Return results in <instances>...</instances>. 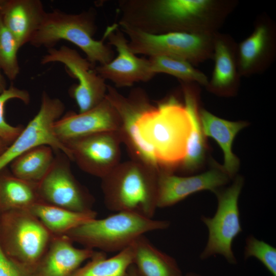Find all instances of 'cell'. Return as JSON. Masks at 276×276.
I'll list each match as a JSON object with an SVG mask.
<instances>
[{
  "label": "cell",
  "instance_id": "obj_11",
  "mask_svg": "<svg viewBox=\"0 0 276 276\" xmlns=\"http://www.w3.org/2000/svg\"><path fill=\"white\" fill-rule=\"evenodd\" d=\"M59 62L64 65L67 73L78 81L68 90L75 100L79 112L86 111L99 104L105 97L107 85L105 80L95 71V66L75 50L66 45L59 49H48L40 63L44 65Z\"/></svg>",
  "mask_w": 276,
  "mask_h": 276
},
{
  "label": "cell",
  "instance_id": "obj_19",
  "mask_svg": "<svg viewBox=\"0 0 276 276\" xmlns=\"http://www.w3.org/2000/svg\"><path fill=\"white\" fill-rule=\"evenodd\" d=\"M40 0H2L0 16L20 47L29 43L46 14Z\"/></svg>",
  "mask_w": 276,
  "mask_h": 276
},
{
  "label": "cell",
  "instance_id": "obj_9",
  "mask_svg": "<svg viewBox=\"0 0 276 276\" xmlns=\"http://www.w3.org/2000/svg\"><path fill=\"white\" fill-rule=\"evenodd\" d=\"M65 105L59 98L51 97L43 91L37 114L30 120L16 139L0 155V171L16 157L35 147L46 145L54 151H61L70 159V152L56 137L54 131L56 121L63 114ZM71 160V159H70Z\"/></svg>",
  "mask_w": 276,
  "mask_h": 276
},
{
  "label": "cell",
  "instance_id": "obj_7",
  "mask_svg": "<svg viewBox=\"0 0 276 276\" xmlns=\"http://www.w3.org/2000/svg\"><path fill=\"white\" fill-rule=\"evenodd\" d=\"M118 25L129 39V47L135 55L173 57L192 65L213 57L216 32H171L155 35L124 24Z\"/></svg>",
  "mask_w": 276,
  "mask_h": 276
},
{
  "label": "cell",
  "instance_id": "obj_6",
  "mask_svg": "<svg viewBox=\"0 0 276 276\" xmlns=\"http://www.w3.org/2000/svg\"><path fill=\"white\" fill-rule=\"evenodd\" d=\"M52 235L29 210L0 215V246L5 255L30 275L47 250Z\"/></svg>",
  "mask_w": 276,
  "mask_h": 276
},
{
  "label": "cell",
  "instance_id": "obj_30",
  "mask_svg": "<svg viewBox=\"0 0 276 276\" xmlns=\"http://www.w3.org/2000/svg\"><path fill=\"white\" fill-rule=\"evenodd\" d=\"M13 99H19L25 104H28L30 102V95L26 89L19 88L13 84L0 94V138L10 145L25 127L22 125H12L5 119V105L9 100Z\"/></svg>",
  "mask_w": 276,
  "mask_h": 276
},
{
  "label": "cell",
  "instance_id": "obj_14",
  "mask_svg": "<svg viewBox=\"0 0 276 276\" xmlns=\"http://www.w3.org/2000/svg\"><path fill=\"white\" fill-rule=\"evenodd\" d=\"M103 38L118 52L117 56L110 62L94 68L104 80H110L116 87H122L131 86L137 82H147L155 76L149 59L138 57L130 50L128 40L118 24L108 27Z\"/></svg>",
  "mask_w": 276,
  "mask_h": 276
},
{
  "label": "cell",
  "instance_id": "obj_25",
  "mask_svg": "<svg viewBox=\"0 0 276 276\" xmlns=\"http://www.w3.org/2000/svg\"><path fill=\"white\" fill-rule=\"evenodd\" d=\"M53 236L65 235L72 229L97 218L92 210L78 212L40 202L29 210Z\"/></svg>",
  "mask_w": 276,
  "mask_h": 276
},
{
  "label": "cell",
  "instance_id": "obj_28",
  "mask_svg": "<svg viewBox=\"0 0 276 276\" xmlns=\"http://www.w3.org/2000/svg\"><path fill=\"white\" fill-rule=\"evenodd\" d=\"M148 59L151 71L155 75L166 73L177 78L181 82H195L205 86L208 84L206 76L186 60L167 56H150Z\"/></svg>",
  "mask_w": 276,
  "mask_h": 276
},
{
  "label": "cell",
  "instance_id": "obj_8",
  "mask_svg": "<svg viewBox=\"0 0 276 276\" xmlns=\"http://www.w3.org/2000/svg\"><path fill=\"white\" fill-rule=\"evenodd\" d=\"M243 185V179L237 176L229 187L216 191L218 204L215 215L212 217H200L208 231L206 245L199 255L201 260L219 255L231 264L237 263L232 245L242 232L238 199Z\"/></svg>",
  "mask_w": 276,
  "mask_h": 276
},
{
  "label": "cell",
  "instance_id": "obj_12",
  "mask_svg": "<svg viewBox=\"0 0 276 276\" xmlns=\"http://www.w3.org/2000/svg\"><path fill=\"white\" fill-rule=\"evenodd\" d=\"M105 97L117 110L121 119L118 131L131 159L144 164L159 171V167L152 148L144 140L139 132L137 120L149 99L140 87L132 89L125 97L113 86L107 85Z\"/></svg>",
  "mask_w": 276,
  "mask_h": 276
},
{
  "label": "cell",
  "instance_id": "obj_34",
  "mask_svg": "<svg viewBox=\"0 0 276 276\" xmlns=\"http://www.w3.org/2000/svg\"><path fill=\"white\" fill-rule=\"evenodd\" d=\"M9 145V144L0 138V155L5 151Z\"/></svg>",
  "mask_w": 276,
  "mask_h": 276
},
{
  "label": "cell",
  "instance_id": "obj_13",
  "mask_svg": "<svg viewBox=\"0 0 276 276\" xmlns=\"http://www.w3.org/2000/svg\"><path fill=\"white\" fill-rule=\"evenodd\" d=\"M121 144L117 131L95 133L64 143L71 161L84 172L101 179L120 163Z\"/></svg>",
  "mask_w": 276,
  "mask_h": 276
},
{
  "label": "cell",
  "instance_id": "obj_33",
  "mask_svg": "<svg viewBox=\"0 0 276 276\" xmlns=\"http://www.w3.org/2000/svg\"><path fill=\"white\" fill-rule=\"evenodd\" d=\"M7 87L6 80L0 70V94Z\"/></svg>",
  "mask_w": 276,
  "mask_h": 276
},
{
  "label": "cell",
  "instance_id": "obj_35",
  "mask_svg": "<svg viewBox=\"0 0 276 276\" xmlns=\"http://www.w3.org/2000/svg\"><path fill=\"white\" fill-rule=\"evenodd\" d=\"M126 276H137L133 264L128 269Z\"/></svg>",
  "mask_w": 276,
  "mask_h": 276
},
{
  "label": "cell",
  "instance_id": "obj_29",
  "mask_svg": "<svg viewBox=\"0 0 276 276\" xmlns=\"http://www.w3.org/2000/svg\"><path fill=\"white\" fill-rule=\"evenodd\" d=\"M20 48L17 40L4 25L0 16V70L10 81L15 80L20 72L17 58Z\"/></svg>",
  "mask_w": 276,
  "mask_h": 276
},
{
  "label": "cell",
  "instance_id": "obj_37",
  "mask_svg": "<svg viewBox=\"0 0 276 276\" xmlns=\"http://www.w3.org/2000/svg\"><path fill=\"white\" fill-rule=\"evenodd\" d=\"M2 0H0V4L2 3Z\"/></svg>",
  "mask_w": 276,
  "mask_h": 276
},
{
  "label": "cell",
  "instance_id": "obj_15",
  "mask_svg": "<svg viewBox=\"0 0 276 276\" xmlns=\"http://www.w3.org/2000/svg\"><path fill=\"white\" fill-rule=\"evenodd\" d=\"M120 125L117 110L105 97L99 104L86 111L76 113L70 111L63 114L55 123L54 131L64 144L72 139L95 133L118 131Z\"/></svg>",
  "mask_w": 276,
  "mask_h": 276
},
{
  "label": "cell",
  "instance_id": "obj_36",
  "mask_svg": "<svg viewBox=\"0 0 276 276\" xmlns=\"http://www.w3.org/2000/svg\"><path fill=\"white\" fill-rule=\"evenodd\" d=\"M183 276H202L200 274L195 272H189L185 274H183Z\"/></svg>",
  "mask_w": 276,
  "mask_h": 276
},
{
  "label": "cell",
  "instance_id": "obj_2",
  "mask_svg": "<svg viewBox=\"0 0 276 276\" xmlns=\"http://www.w3.org/2000/svg\"><path fill=\"white\" fill-rule=\"evenodd\" d=\"M137 126L141 136L153 151L159 172L173 173L185 157L191 131L190 118L185 103L174 95L155 105L149 98Z\"/></svg>",
  "mask_w": 276,
  "mask_h": 276
},
{
  "label": "cell",
  "instance_id": "obj_1",
  "mask_svg": "<svg viewBox=\"0 0 276 276\" xmlns=\"http://www.w3.org/2000/svg\"><path fill=\"white\" fill-rule=\"evenodd\" d=\"M233 1L123 0L119 24L144 32L214 33L234 7Z\"/></svg>",
  "mask_w": 276,
  "mask_h": 276
},
{
  "label": "cell",
  "instance_id": "obj_3",
  "mask_svg": "<svg viewBox=\"0 0 276 276\" xmlns=\"http://www.w3.org/2000/svg\"><path fill=\"white\" fill-rule=\"evenodd\" d=\"M158 175L157 170L142 163L120 162L101 178L106 207L153 218L157 209Z\"/></svg>",
  "mask_w": 276,
  "mask_h": 276
},
{
  "label": "cell",
  "instance_id": "obj_26",
  "mask_svg": "<svg viewBox=\"0 0 276 276\" xmlns=\"http://www.w3.org/2000/svg\"><path fill=\"white\" fill-rule=\"evenodd\" d=\"M54 158L55 151L51 147L40 145L16 157L9 164V170L19 178L38 183L49 171Z\"/></svg>",
  "mask_w": 276,
  "mask_h": 276
},
{
  "label": "cell",
  "instance_id": "obj_18",
  "mask_svg": "<svg viewBox=\"0 0 276 276\" xmlns=\"http://www.w3.org/2000/svg\"><path fill=\"white\" fill-rule=\"evenodd\" d=\"M66 236H53L45 253L31 276H71L95 250L75 247Z\"/></svg>",
  "mask_w": 276,
  "mask_h": 276
},
{
  "label": "cell",
  "instance_id": "obj_22",
  "mask_svg": "<svg viewBox=\"0 0 276 276\" xmlns=\"http://www.w3.org/2000/svg\"><path fill=\"white\" fill-rule=\"evenodd\" d=\"M199 118L204 134L214 139L224 153V171L230 178L236 173L238 158L232 152V144L238 132L245 127V122H232L218 118L205 109L199 110Z\"/></svg>",
  "mask_w": 276,
  "mask_h": 276
},
{
  "label": "cell",
  "instance_id": "obj_16",
  "mask_svg": "<svg viewBox=\"0 0 276 276\" xmlns=\"http://www.w3.org/2000/svg\"><path fill=\"white\" fill-rule=\"evenodd\" d=\"M229 179L222 166H218L199 175L190 176L158 172L157 208L172 206L199 191L210 190L214 193Z\"/></svg>",
  "mask_w": 276,
  "mask_h": 276
},
{
  "label": "cell",
  "instance_id": "obj_21",
  "mask_svg": "<svg viewBox=\"0 0 276 276\" xmlns=\"http://www.w3.org/2000/svg\"><path fill=\"white\" fill-rule=\"evenodd\" d=\"M132 245V264L137 276H183L175 259L157 248L145 235Z\"/></svg>",
  "mask_w": 276,
  "mask_h": 276
},
{
  "label": "cell",
  "instance_id": "obj_20",
  "mask_svg": "<svg viewBox=\"0 0 276 276\" xmlns=\"http://www.w3.org/2000/svg\"><path fill=\"white\" fill-rule=\"evenodd\" d=\"M237 45L229 36L216 32L213 57L214 68L206 87L216 94L233 95L237 90L240 77L236 58Z\"/></svg>",
  "mask_w": 276,
  "mask_h": 276
},
{
  "label": "cell",
  "instance_id": "obj_31",
  "mask_svg": "<svg viewBox=\"0 0 276 276\" xmlns=\"http://www.w3.org/2000/svg\"><path fill=\"white\" fill-rule=\"evenodd\" d=\"M254 257L258 260L271 274L276 276V248L252 235L245 239L244 258Z\"/></svg>",
  "mask_w": 276,
  "mask_h": 276
},
{
  "label": "cell",
  "instance_id": "obj_4",
  "mask_svg": "<svg viewBox=\"0 0 276 276\" xmlns=\"http://www.w3.org/2000/svg\"><path fill=\"white\" fill-rule=\"evenodd\" d=\"M96 13L93 8L78 14H70L54 9L47 12L38 29L29 43L35 48H54L61 40H67L79 48L94 66L109 63L115 53L103 38L93 37L97 31Z\"/></svg>",
  "mask_w": 276,
  "mask_h": 276
},
{
  "label": "cell",
  "instance_id": "obj_10",
  "mask_svg": "<svg viewBox=\"0 0 276 276\" xmlns=\"http://www.w3.org/2000/svg\"><path fill=\"white\" fill-rule=\"evenodd\" d=\"M70 162L63 152H55L51 167L37 183L40 199L42 202L72 211H92L95 199L73 174Z\"/></svg>",
  "mask_w": 276,
  "mask_h": 276
},
{
  "label": "cell",
  "instance_id": "obj_27",
  "mask_svg": "<svg viewBox=\"0 0 276 276\" xmlns=\"http://www.w3.org/2000/svg\"><path fill=\"white\" fill-rule=\"evenodd\" d=\"M132 244L110 258L104 252L96 251L88 262L71 276H126L133 263Z\"/></svg>",
  "mask_w": 276,
  "mask_h": 276
},
{
  "label": "cell",
  "instance_id": "obj_32",
  "mask_svg": "<svg viewBox=\"0 0 276 276\" xmlns=\"http://www.w3.org/2000/svg\"><path fill=\"white\" fill-rule=\"evenodd\" d=\"M0 276H16L10 267L0 258Z\"/></svg>",
  "mask_w": 276,
  "mask_h": 276
},
{
  "label": "cell",
  "instance_id": "obj_24",
  "mask_svg": "<svg viewBox=\"0 0 276 276\" xmlns=\"http://www.w3.org/2000/svg\"><path fill=\"white\" fill-rule=\"evenodd\" d=\"M40 202L37 183L16 177L8 167L0 171V215L13 210H29Z\"/></svg>",
  "mask_w": 276,
  "mask_h": 276
},
{
  "label": "cell",
  "instance_id": "obj_5",
  "mask_svg": "<svg viewBox=\"0 0 276 276\" xmlns=\"http://www.w3.org/2000/svg\"><path fill=\"white\" fill-rule=\"evenodd\" d=\"M170 222L129 212H117L104 218L92 219L68 232L73 243L103 252H119L146 233L168 229Z\"/></svg>",
  "mask_w": 276,
  "mask_h": 276
},
{
  "label": "cell",
  "instance_id": "obj_17",
  "mask_svg": "<svg viewBox=\"0 0 276 276\" xmlns=\"http://www.w3.org/2000/svg\"><path fill=\"white\" fill-rule=\"evenodd\" d=\"M274 30L265 19L259 20L252 33L237 45L236 58L240 76L261 72L273 59Z\"/></svg>",
  "mask_w": 276,
  "mask_h": 276
},
{
  "label": "cell",
  "instance_id": "obj_23",
  "mask_svg": "<svg viewBox=\"0 0 276 276\" xmlns=\"http://www.w3.org/2000/svg\"><path fill=\"white\" fill-rule=\"evenodd\" d=\"M180 82L184 103L189 113L191 127L186 155L180 167L183 171L192 172L202 164L207 146L200 120L196 91L190 84V82Z\"/></svg>",
  "mask_w": 276,
  "mask_h": 276
}]
</instances>
